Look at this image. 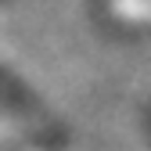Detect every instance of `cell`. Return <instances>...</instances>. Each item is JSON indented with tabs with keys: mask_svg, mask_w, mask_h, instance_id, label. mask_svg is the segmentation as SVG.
I'll list each match as a JSON object with an SVG mask.
<instances>
[{
	"mask_svg": "<svg viewBox=\"0 0 151 151\" xmlns=\"http://www.w3.org/2000/svg\"><path fill=\"white\" fill-rule=\"evenodd\" d=\"M0 122H7L18 137L43 151H58L68 137L54 108H47L43 97L7 65H0Z\"/></svg>",
	"mask_w": 151,
	"mask_h": 151,
	"instance_id": "1",
	"label": "cell"
}]
</instances>
